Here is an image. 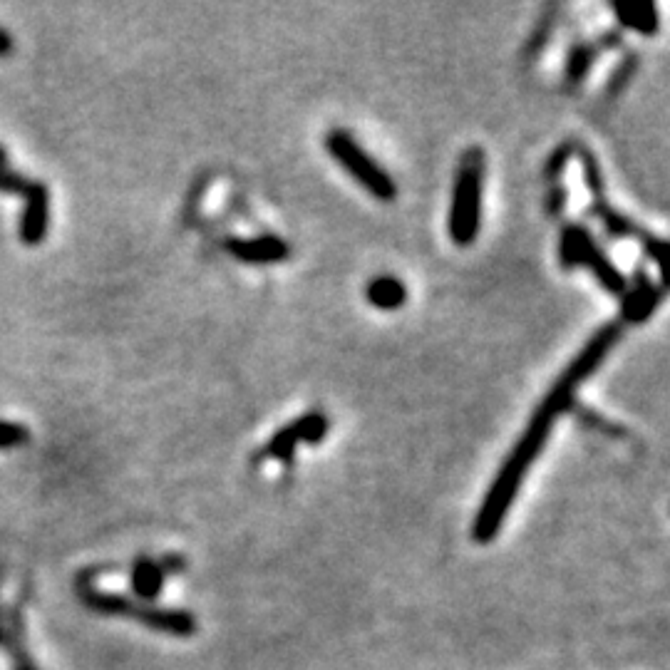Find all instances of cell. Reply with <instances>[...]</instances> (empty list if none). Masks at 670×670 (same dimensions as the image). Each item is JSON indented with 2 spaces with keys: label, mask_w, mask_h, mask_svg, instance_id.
Wrapping results in <instances>:
<instances>
[{
  "label": "cell",
  "mask_w": 670,
  "mask_h": 670,
  "mask_svg": "<svg viewBox=\"0 0 670 670\" xmlns=\"http://www.w3.org/2000/svg\"><path fill=\"white\" fill-rule=\"evenodd\" d=\"M621 335H623L621 323H606V326L599 328V331L591 335L589 343L581 348V353L576 355L574 363L561 373V378L556 380L554 388L546 393V398L539 402L532 420H529L527 430L522 432L517 447L509 452L504 465L499 467L497 479H494L487 497H484L482 507H479L477 519H474L472 524L474 541L489 544V541H494V536L499 534L504 519H507V512L512 509L514 499H517L519 489H522L529 467L534 465L536 457H539L541 450H544L546 440H549L551 427L556 425L559 415H564V412L574 405L576 390L586 383V378H591V375L601 368V363L606 360V355L616 348Z\"/></svg>",
  "instance_id": "cell-1"
},
{
  "label": "cell",
  "mask_w": 670,
  "mask_h": 670,
  "mask_svg": "<svg viewBox=\"0 0 670 670\" xmlns=\"http://www.w3.org/2000/svg\"><path fill=\"white\" fill-rule=\"evenodd\" d=\"M482 189H484V154L482 149H467L457 169L452 189L450 219L447 231L457 246H472L482 229Z\"/></svg>",
  "instance_id": "cell-2"
},
{
  "label": "cell",
  "mask_w": 670,
  "mask_h": 670,
  "mask_svg": "<svg viewBox=\"0 0 670 670\" xmlns=\"http://www.w3.org/2000/svg\"><path fill=\"white\" fill-rule=\"evenodd\" d=\"M326 152L343 172H348L365 192L378 201H393L398 197L395 179L355 142V137L345 130H331L326 134Z\"/></svg>",
  "instance_id": "cell-3"
},
{
  "label": "cell",
  "mask_w": 670,
  "mask_h": 670,
  "mask_svg": "<svg viewBox=\"0 0 670 670\" xmlns=\"http://www.w3.org/2000/svg\"><path fill=\"white\" fill-rule=\"evenodd\" d=\"M328 427H331V422H328L323 412H308V415L298 417L296 422L278 430L264 447L261 457L264 460L288 462L298 445H318V442H323V437L328 435Z\"/></svg>",
  "instance_id": "cell-4"
},
{
  "label": "cell",
  "mask_w": 670,
  "mask_h": 670,
  "mask_svg": "<svg viewBox=\"0 0 670 670\" xmlns=\"http://www.w3.org/2000/svg\"><path fill=\"white\" fill-rule=\"evenodd\" d=\"M226 254L234 256L239 264L249 266H268L281 264L291 256V246L281 239V236H256V239H226L224 241Z\"/></svg>",
  "instance_id": "cell-5"
},
{
  "label": "cell",
  "mask_w": 670,
  "mask_h": 670,
  "mask_svg": "<svg viewBox=\"0 0 670 670\" xmlns=\"http://www.w3.org/2000/svg\"><path fill=\"white\" fill-rule=\"evenodd\" d=\"M50 192L43 182H30L25 189V209L20 219V239L25 246L43 244L48 234Z\"/></svg>",
  "instance_id": "cell-6"
},
{
  "label": "cell",
  "mask_w": 670,
  "mask_h": 670,
  "mask_svg": "<svg viewBox=\"0 0 670 670\" xmlns=\"http://www.w3.org/2000/svg\"><path fill=\"white\" fill-rule=\"evenodd\" d=\"M130 618L144 623V626L154 628V631L172 633V636H179V638H187L197 631V621H194L192 613L174 611V608L147 606V603H139V601H137V606H134Z\"/></svg>",
  "instance_id": "cell-7"
},
{
  "label": "cell",
  "mask_w": 670,
  "mask_h": 670,
  "mask_svg": "<svg viewBox=\"0 0 670 670\" xmlns=\"http://www.w3.org/2000/svg\"><path fill=\"white\" fill-rule=\"evenodd\" d=\"M663 296H666V288L653 286L651 281H646L643 273H638V286L623 293L621 318L626 323H643L653 311H656L658 303L663 301Z\"/></svg>",
  "instance_id": "cell-8"
},
{
  "label": "cell",
  "mask_w": 670,
  "mask_h": 670,
  "mask_svg": "<svg viewBox=\"0 0 670 670\" xmlns=\"http://www.w3.org/2000/svg\"><path fill=\"white\" fill-rule=\"evenodd\" d=\"M591 244H594V236L579 224H569L561 231L559 241V261L564 271H574V268L584 266L586 254H589Z\"/></svg>",
  "instance_id": "cell-9"
},
{
  "label": "cell",
  "mask_w": 670,
  "mask_h": 670,
  "mask_svg": "<svg viewBox=\"0 0 670 670\" xmlns=\"http://www.w3.org/2000/svg\"><path fill=\"white\" fill-rule=\"evenodd\" d=\"M365 298L378 311H398L407 301V288L400 278L378 276L365 286Z\"/></svg>",
  "instance_id": "cell-10"
},
{
  "label": "cell",
  "mask_w": 670,
  "mask_h": 670,
  "mask_svg": "<svg viewBox=\"0 0 670 670\" xmlns=\"http://www.w3.org/2000/svg\"><path fill=\"white\" fill-rule=\"evenodd\" d=\"M584 266L589 268L591 273H594V278L601 283L603 291L613 293V296H623V293L628 291L626 276H623V273L611 264V259L603 254V249L599 244H596V241L591 244L589 254H586Z\"/></svg>",
  "instance_id": "cell-11"
},
{
  "label": "cell",
  "mask_w": 670,
  "mask_h": 670,
  "mask_svg": "<svg viewBox=\"0 0 670 670\" xmlns=\"http://www.w3.org/2000/svg\"><path fill=\"white\" fill-rule=\"evenodd\" d=\"M164 576H167V571H164L162 561L139 559L137 564L132 566V579H130L137 601L142 603L157 599L159 591H162L164 586Z\"/></svg>",
  "instance_id": "cell-12"
},
{
  "label": "cell",
  "mask_w": 670,
  "mask_h": 670,
  "mask_svg": "<svg viewBox=\"0 0 670 670\" xmlns=\"http://www.w3.org/2000/svg\"><path fill=\"white\" fill-rule=\"evenodd\" d=\"M613 13H616L618 23L623 28L633 30L641 35H656L658 33V10L653 3H613Z\"/></svg>",
  "instance_id": "cell-13"
},
{
  "label": "cell",
  "mask_w": 670,
  "mask_h": 670,
  "mask_svg": "<svg viewBox=\"0 0 670 670\" xmlns=\"http://www.w3.org/2000/svg\"><path fill=\"white\" fill-rule=\"evenodd\" d=\"M591 65H594V48L591 45H576L569 53V60H566V85H581V80L589 75Z\"/></svg>",
  "instance_id": "cell-14"
},
{
  "label": "cell",
  "mask_w": 670,
  "mask_h": 670,
  "mask_svg": "<svg viewBox=\"0 0 670 670\" xmlns=\"http://www.w3.org/2000/svg\"><path fill=\"white\" fill-rule=\"evenodd\" d=\"M594 214L603 221V226H606V231L611 236H631V234L638 236V231H641V229H636V226H633L631 219H626L623 214L613 211L611 206L603 204V199H599L594 204Z\"/></svg>",
  "instance_id": "cell-15"
},
{
  "label": "cell",
  "mask_w": 670,
  "mask_h": 670,
  "mask_svg": "<svg viewBox=\"0 0 670 670\" xmlns=\"http://www.w3.org/2000/svg\"><path fill=\"white\" fill-rule=\"evenodd\" d=\"M576 149H579V154H581V167H584L586 187L591 189L594 199L599 201V199H603V177H601L599 162H596L594 152H589L586 147H579V144H576Z\"/></svg>",
  "instance_id": "cell-16"
},
{
  "label": "cell",
  "mask_w": 670,
  "mask_h": 670,
  "mask_svg": "<svg viewBox=\"0 0 670 670\" xmlns=\"http://www.w3.org/2000/svg\"><path fill=\"white\" fill-rule=\"evenodd\" d=\"M569 410H574V415L579 417V420L584 422V425L594 427V430L603 432V435H611V437H621V435H623L621 427H616V425H613V422H606V420H603V417L599 415V412L589 410V407L579 405V402H574V405H571Z\"/></svg>",
  "instance_id": "cell-17"
},
{
  "label": "cell",
  "mask_w": 670,
  "mask_h": 670,
  "mask_svg": "<svg viewBox=\"0 0 670 670\" xmlns=\"http://www.w3.org/2000/svg\"><path fill=\"white\" fill-rule=\"evenodd\" d=\"M30 440V430L20 422H5L0 420V450H10V447H20Z\"/></svg>",
  "instance_id": "cell-18"
},
{
  "label": "cell",
  "mask_w": 670,
  "mask_h": 670,
  "mask_svg": "<svg viewBox=\"0 0 670 670\" xmlns=\"http://www.w3.org/2000/svg\"><path fill=\"white\" fill-rule=\"evenodd\" d=\"M574 152H576V144H574V142H564V144H559V147H556L554 152H551L549 162H546V167H544V177H546V179H556V177H559V174L564 172L566 164H569L571 154H574Z\"/></svg>",
  "instance_id": "cell-19"
},
{
  "label": "cell",
  "mask_w": 670,
  "mask_h": 670,
  "mask_svg": "<svg viewBox=\"0 0 670 670\" xmlns=\"http://www.w3.org/2000/svg\"><path fill=\"white\" fill-rule=\"evenodd\" d=\"M636 65H638V58H636V55H631V58H626V63H623L616 72H613L611 82H608V92H611V95H616V92H621L623 87L628 85L631 75L636 72Z\"/></svg>",
  "instance_id": "cell-20"
},
{
  "label": "cell",
  "mask_w": 670,
  "mask_h": 670,
  "mask_svg": "<svg viewBox=\"0 0 670 670\" xmlns=\"http://www.w3.org/2000/svg\"><path fill=\"white\" fill-rule=\"evenodd\" d=\"M3 643H8V648L13 651V658H15V670H38L33 661L28 658V653L23 651V646H20V638H15L13 633H3V638H0Z\"/></svg>",
  "instance_id": "cell-21"
},
{
  "label": "cell",
  "mask_w": 670,
  "mask_h": 670,
  "mask_svg": "<svg viewBox=\"0 0 670 670\" xmlns=\"http://www.w3.org/2000/svg\"><path fill=\"white\" fill-rule=\"evenodd\" d=\"M28 184H30V179H25L23 174H15V172H10L8 167H0V192L25 194Z\"/></svg>",
  "instance_id": "cell-22"
},
{
  "label": "cell",
  "mask_w": 670,
  "mask_h": 670,
  "mask_svg": "<svg viewBox=\"0 0 670 670\" xmlns=\"http://www.w3.org/2000/svg\"><path fill=\"white\" fill-rule=\"evenodd\" d=\"M638 239H641L643 249H646V254L651 256L653 264L663 266V251H666V246H663V241L658 239V236L646 234V231H638Z\"/></svg>",
  "instance_id": "cell-23"
},
{
  "label": "cell",
  "mask_w": 670,
  "mask_h": 670,
  "mask_svg": "<svg viewBox=\"0 0 670 670\" xmlns=\"http://www.w3.org/2000/svg\"><path fill=\"white\" fill-rule=\"evenodd\" d=\"M551 28H554V20H551L549 15H546V18L539 23V28H536V33L532 35V40H529V45H527V55H536L541 48H544L546 40H549Z\"/></svg>",
  "instance_id": "cell-24"
},
{
  "label": "cell",
  "mask_w": 670,
  "mask_h": 670,
  "mask_svg": "<svg viewBox=\"0 0 670 670\" xmlns=\"http://www.w3.org/2000/svg\"><path fill=\"white\" fill-rule=\"evenodd\" d=\"M564 204H566V189L564 187L551 189L549 197H546V211L554 216V214H559L561 209H564Z\"/></svg>",
  "instance_id": "cell-25"
},
{
  "label": "cell",
  "mask_w": 670,
  "mask_h": 670,
  "mask_svg": "<svg viewBox=\"0 0 670 670\" xmlns=\"http://www.w3.org/2000/svg\"><path fill=\"white\" fill-rule=\"evenodd\" d=\"M10 50H13V38L0 28V55H8Z\"/></svg>",
  "instance_id": "cell-26"
},
{
  "label": "cell",
  "mask_w": 670,
  "mask_h": 670,
  "mask_svg": "<svg viewBox=\"0 0 670 670\" xmlns=\"http://www.w3.org/2000/svg\"><path fill=\"white\" fill-rule=\"evenodd\" d=\"M0 167H8V154L3 147H0Z\"/></svg>",
  "instance_id": "cell-27"
}]
</instances>
